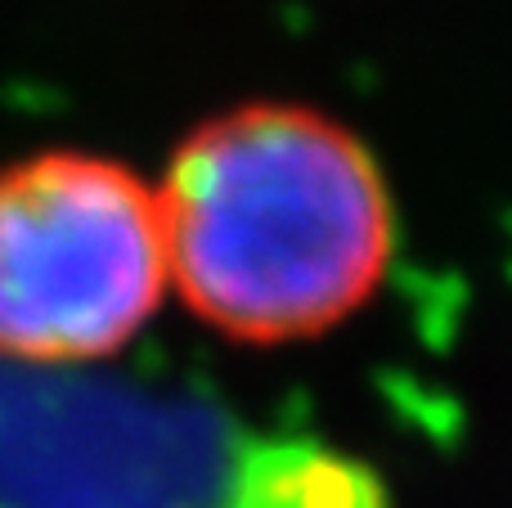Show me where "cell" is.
<instances>
[{
  "mask_svg": "<svg viewBox=\"0 0 512 508\" xmlns=\"http://www.w3.org/2000/svg\"><path fill=\"white\" fill-rule=\"evenodd\" d=\"M234 508H387L378 477L319 446H279L252 459Z\"/></svg>",
  "mask_w": 512,
  "mask_h": 508,
  "instance_id": "cell-3",
  "label": "cell"
},
{
  "mask_svg": "<svg viewBox=\"0 0 512 508\" xmlns=\"http://www.w3.org/2000/svg\"><path fill=\"white\" fill-rule=\"evenodd\" d=\"M167 288L153 180L86 149L0 167V356L23 365L117 356Z\"/></svg>",
  "mask_w": 512,
  "mask_h": 508,
  "instance_id": "cell-2",
  "label": "cell"
},
{
  "mask_svg": "<svg viewBox=\"0 0 512 508\" xmlns=\"http://www.w3.org/2000/svg\"><path fill=\"white\" fill-rule=\"evenodd\" d=\"M180 302L221 338L306 342L373 302L396 257V207L378 158L306 104L207 117L158 180Z\"/></svg>",
  "mask_w": 512,
  "mask_h": 508,
  "instance_id": "cell-1",
  "label": "cell"
}]
</instances>
